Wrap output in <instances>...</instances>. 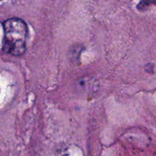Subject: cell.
I'll return each instance as SVG.
<instances>
[{
	"label": "cell",
	"mask_w": 156,
	"mask_h": 156,
	"mask_svg": "<svg viewBox=\"0 0 156 156\" xmlns=\"http://www.w3.org/2000/svg\"><path fill=\"white\" fill-rule=\"evenodd\" d=\"M62 156H69V154H63Z\"/></svg>",
	"instance_id": "3"
},
{
	"label": "cell",
	"mask_w": 156,
	"mask_h": 156,
	"mask_svg": "<svg viewBox=\"0 0 156 156\" xmlns=\"http://www.w3.org/2000/svg\"><path fill=\"white\" fill-rule=\"evenodd\" d=\"M155 0H141V1L138 3L136 8L138 10L144 11L146 10V9H147L149 6H151L153 4H155Z\"/></svg>",
	"instance_id": "2"
},
{
	"label": "cell",
	"mask_w": 156,
	"mask_h": 156,
	"mask_svg": "<svg viewBox=\"0 0 156 156\" xmlns=\"http://www.w3.org/2000/svg\"><path fill=\"white\" fill-rule=\"evenodd\" d=\"M4 38L2 50L13 56H21L26 50V39L28 29L25 21L18 18H12L3 22Z\"/></svg>",
	"instance_id": "1"
}]
</instances>
